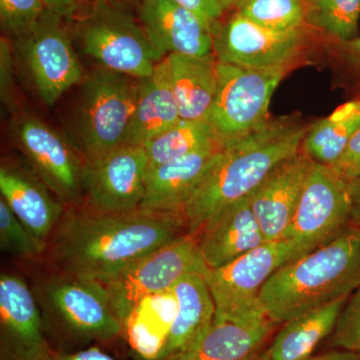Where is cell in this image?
<instances>
[{
	"instance_id": "cell-12",
	"label": "cell",
	"mask_w": 360,
	"mask_h": 360,
	"mask_svg": "<svg viewBox=\"0 0 360 360\" xmlns=\"http://www.w3.org/2000/svg\"><path fill=\"white\" fill-rule=\"evenodd\" d=\"M350 224L347 182L330 167L314 162L284 239L292 241L304 255Z\"/></svg>"
},
{
	"instance_id": "cell-9",
	"label": "cell",
	"mask_w": 360,
	"mask_h": 360,
	"mask_svg": "<svg viewBox=\"0 0 360 360\" xmlns=\"http://www.w3.org/2000/svg\"><path fill=\"white\" fill-rule=\"evenodd\" d=\"M205 266L195 236L186 233L139 258L101 284L123 324L142 300L172 290L182 277L191 272L201 274Z\"/></svg>"
},
{
	"instance_id": "cell-11",
	"label": "cell",
	"mask_w": 360,
	"mask_h": 360,
	"mask_svg": "<svg viewBox=\"0 0 360 360\" xmlns=\"http://www.w3.org/2000/svg\"><path fill=\"white\" fill-rule=\"evenodd\" d=\"M14 44L23 54L35 89L46 105H53L84 77L70 23L49 9L27 35Z\"/></svg>"
},
{
	"instance_id": "cell-45",
	"label": "cell",
	"mask_w": 360,
	"mask_h": 360,
	"mask_svg": "<svg viewBox=\"0 0 360 360\" xmlns=\"http://www.w3.org/2000/svg\"><path fill=\"white\" fill-rule=\"evenodd\" d=\"M89 1H94V0H89Z\"/></svg>"
},
{
	"instance_id": "cell-3",
	"label": "cell",
	"mask_w": 360,
	"mask_h": 360,
	"mask_svg": "<svg viewBox=\"0 0 360 360\" xmlns=\"http://www.w3.org/2000/svg\"><path fill=\"white\" fill-rule=\"evenodd\" d=\"M360 285V226L347 229L281 267L262 288L260 302L274 323H285L347 297Z\"/></svg>"
},
{
	"instance_id": "cell-7",
	"label": "cell",
	"mask_w": 360,
	"mask_h": 360,
	"mask_svg": "<svg viewBox=\"0 0 360 360\" xmlns=\"http://www.w3.org/2000/svg\"><path fill=\"white\" fill-rule=\"evenodd\" d=\"M286 71L288 66L259 70L217 61L219 86L205 120L222 146L270 122V101Z\"/></svg>"
},
{
	"instance_id": "cell-23",
	"label": "cell",
	"mask_w": 360,
	"mask_h": 360,
	"mask_svg": "<svg viewBox=\"0 0 360 360\" xmlns=\"http://www.w3.org/2000/svg\"><path fill=\"white\" fill-rule=\"evenodd\" d=\"M276 326L269 319L236 322L214 316L193 347L172 360H248L269 342Z\"/></svg>"
},
{
	"instance_id": "cell-42",
	"label": "cell",
	"mask_w": 360,
	"mask_h": 360,
	"mask_svg": "<svg viewBox=\"0 0 360 360\" xmlns=\"http://www.w3.org/2000/svg\"><path fill=\"white\" fill-rule=\"evenodd\" d=\"M243 0H219L220 6L222 7L224 11H231V9L236 8Z\"/></svg>"
},
{
	"instance_id": "cell-1",
	"label": "cell",
	"mask_w": 360,
	"mask_h": 360,
	"mask_svg": "<svg viewBox=\"0 0 360 360\" xmlns=\"http://www.w3.org/2000/svg\"><path fill=\"white\" fill-rule=\"evenodd\" d=\"M186 233L181 212L110 214L68 208L44 257L53 272L103 283Z\"/></svg>"
},
{
	"instance_id": "cell-20",
	"label": "cell",
	"mask_w": 360,
	"mask_h": 360,
	"mask_svg": "<svg viewBox=\"0 0 360 360\" xmlns=\"http://www.w3.org/2000/svg\"><path fill=\"white\" fill-rule=\"evenodd\" d=\"M221 144L149 168L146 193L139 210L149 213H182Z\"/></svg>"
},
{
	"instance_id": "cell-26",
	"label": "cell",
	"mask_w": 360,
	"mask_h": 360,
	"mask_svg": "<svg viewBox=\"0 0 360 360\" xmlns=\"http://www.w3.org/2000/svg\"><path fill=\"white\" fill-rule=\"evenodd\" d=\"M348 297L322 305L283 323L269 345L270 360H305L333 333Z\"/></svg>"
},
{
	"instance_id": "cell-36",
	"label": "cell",
	"mask_w": 360,
	"mask_h": 360,
	"mask_svg": "<svg viewBox=\"0 0 360 360\" xmlns=\"http://www.w3.org/2000/svg\"><path fill=\"white\" fill-rule=\"evenodd\" d=\"M180 6L186 7L205 21L212 30V34L219 27L224 16V9L220 6L219 0H174Z\"/></svg>"
},
{
	"instance_id": "cell-31",
	"label": "cell",
	"mask_w": 360,
	"mask_h": 360,
	"mask_svg": "<svg viewBox=\"0 0 360 360\" xmlns=\"http://www.w3.org/2000/svg\"><path fill=\"white\" fill-rule=\"evenodd\" d=\"M0 248L4 252L26 259L44 257L49 243H42L28 231L0 198Z\"/></svg>"
},
{
	"instance_id": "cell-39",
	"label": "cell",
	"mask_w": 360,
	"mask_h": 360,
	"mask_svg": "<svg viewBox=\"0 0 360 360\" xmlns=\"http://www.w3.org/2000/svg\"><path fill=\"white\" fill-rule=\"evenodd\" d=\"M347 184L350 221L352 224L360 226V174Z\"/></svg>"
},
{
	"instance_id": "cell-21",
	"label": "cell",
	"mask_w": 360,
	"mask_h": 360,
	"mask_svg": "<svg viewBox=\"0 0 360 360\" xmlns=\"http://www.w3.org/2000/svg\"><path fill=\"white\" fill-rule=\"evenodd\" d=\"M176 314L158 360H172L186 352L210 328L215 316L212 292L200 272H191L172 288Z\"/></svg>"
},
{
	"instance_id": "cell-29",
	"label": "cell",
	"mask_w": 360,
	"mask_h": 360,
	"mask_svg": "<svg viewBox=\"0 0 360 360\" xmlns=\"http://www.w3.org/2000/svg\"><path fill=\"white\" fill-rule=\"evenodd\" d=\"M307 23L338 42L354 39L360 18V0H305Z\"/></svg>"
},
{
	"instance_id": "cell-38",
	"label": "cell",
	"mask_w": 360,
	"mask_h": 360,
	"mask_svg": "<svg viewBox=\"0 0 360 360\" xmlns=\"http://www.w3.org/2000/svg\"><path fill=\"white\" fill-rule=\"evenodd\" d=\"M51 360H115L98 347H87L75 352H54Z\"/></svg>"
},
{
	"instance_id": "cell-30",
	"label": "cell",
	"mask_w": 360,
	"mask_h": 360,
	"mask_svg": "<svg viewBox=\"0 0 360 360\" xmlns=\"http://www.w3.org/2000/svg\"><path fill=\"white\" fill-rule=\"evenodd\" d=\"M233 11L276 32L302 30L307 23L305 0H243Z\"/></svg>"
},
{
	"instance_id": "cell-14",
	"label": "cell",
	"mask_w": 360,
	"mask_h": 360,
	"mask_svg": "<svg viewBox=\"0 0 360 360\" xmlns=\"http://www.w3.org/2000/svg\"><path fill=\"white\" fill-rule=\"evenodd\" d=\"M148 160L141 146H123L96 165L85 167L84 207L122 214L139 212L148 179Z\"/></svg>"
},
{
	"instance_id": "cell-6",
	"label": "cell",
	"mask_w": 360,
	"mask_h": 360,
	"mask_svg": "<svg viewBox=\"0 0 360 360\" xmlns=\"http://www.w3.org/2000/svg\"><path fill=\"white\" fill-rule=\"evenodd\" d=\"M302 255L292 241L281 239L264 243L224 266H205L201 274L212 292L215 317L236 322L269 319L260 302L262 288L277 270Z\"/></svg>"
},
{
	"instance_id": "cell-5",
	"label": "cell",
	"mask_w": 360,
	"mask_h": 360,
	"mask_svg": "<svg viewBox=\"0 0 360 360\" xmlns=\"http://www.w3.org/2000/svg\"><path fill=\"white\" fill-rule=\"evenodd\" d=\"M139 84L141 79L101 68L86 77L78 101L73 143L85 167L123 146Z\"/></svg>"
},
{
	"instance_id": "cell-28",
	"label": "cell",
	"mask_w": 360,
	"mask_h": 360,
	"mask_svg": "<svg viewBox=\"0 0 360 360\" xmlns=\"http://www.w3.org/2000/svg\"><path fill=\"white\" fill-rule=\"evenodd\" d=\"M213 144H221L205 120H180L144 144L148 169L195 153ZM222 146V144H221Z\"/></svg>"
},
{
	"instance_id": "cell-22",
	"label": "cell",
	"mask_w": 360,
	"mask_h": 360,
	"mask_svg": "<svg viewBox=\"0 0 360 360\" xmlns=\"http://www.w3.org/2000/svg\"><path fill=\"white\" fill-rule=\"evenodd\" d=\"M162 63L179 105L180 118L205 120L219 86L214 53L205 58L168 54Z\"/></svg>"
},
{
	"instance_id": "cell-43",
	"label": "cell",
	"mask_w": 360,
	"mask_h": 360,
	"mask_svg": "<svg viewBox=\"0 0 360 360\" xmlns=\"http://www.w3.org/2000/svg\"><path fill=\"white\" fill-rule=\"evenodd\" d=\"M248 360H270L269 345L260 349Z\"/></svg>"
},
{
	"instance_id": "cell-35",
	"label": "cell",
	"mask_w": 360,
	"mask_h": 360,
	"mask_svg": "<svg viewBox=\"0 0 360 360\" xmlns=\"http://www.w3.org/2000/svg\"><path fill=\"white\" fill-rule=\"evenodd\" d=\"M330 168L347 184L360 174V127L352 135L343 155Z\"/></svg>"
},
{
	"instance_id": "cell-25",
	"label": "cell",
	"mask_w": 360,
	"mask_h": 360,
	"mask_svg": "<svg viewBox=\"0 0 360 360\" xmlns=\"http://www.w3.org/2000/svg\"><path fill=\"white\" fill-rule=\"evenodd\" d=\"M172 290L142 300L123 323V335L141 360H158L176 314Z\"/></svg>"
},
{
	"instance_id": "cell-41",
	"label": "cell",
	"mask_w": 360,
	"mask_h": 360,
	"mask_svg": "<svg viewBox=\"0 0 360 360\" xmlns=\"http://www.w3.org/2000/svg\"><path fill=\"white\" fill-rule=\"evenodd\" d=\"M305 360H360V355L347 350L333 349L326 354L312 355Z\"/></svg>"
},
{
	"instance_id": "cell-2",
	"label": "cell",
	"mask_w": 360,
	"mask_h": 360,
	"mask_svg": "<svg viewBox=\"0 0 360 360\" xmlns=\"http://www.w3.org/2000/svg\"><path fill=\"white\" fill-rule=\"evenodd\" d=\"M307 129L274 120L219 149L182 214L188 234L195 236L210 217L250 198L281 161L302 149Z\"/></svg>"
},
{
	"instance_id": "cell-4",
	"label": "cell",
	"mask_w": 360,
	"mask_h": 360,
	"mask_svg": "<svg viewBox=\"0 0 360 360\" xmlns=\"http://www.w3.org/2000/svg\"><path fill=\"white\" fill-rule=\"evenodd\" d=\"M68 23L82 52L103 70L142 79L165 59L141 21L116 0H94L84 16Z\"/></svg>"
},
{
	"instance_id": "cell-32",
	"label": "cell",
	"mask_w": 360,
	"mask_h": 360,
	"mask_svg": "<svg viewBox=\"0 0 360 360\" xmlns=\"http://www.w3.org/2000/svg\"><path fill=\"white\" fill-rule=\"evenodd\" d=\"M49 11L44 0H0V25L11 42L27 35Z\"/></svg>"
},
{
	"instance_id": "cell-18",
	"label": "cell",
	"mask_w": 360,
	"mask_h": 360,
	"mask_svg": "<svg viewBox=\"0 0 360 360\" xmlns=\"http://www.w3.org/2000/svg\"><path fill=\"white\" fill-rule=\"evenodd\" d=\"M195 238L201 257L210 269L224 266L266 243L250 198L215 213Z\"/></svg>"
},
{
	"instance_id": "cell-16",
	"label": "cell",
	"mask_w": 360,
	"mask_h": 360,
	"mask_svg": "<svg viewBox=\"0 0 360 360\" xmlns=\"http://www.w3.org/2000/svg\"><path fill=\"white\" fill-rule=\"evenodd\" d=\"M314 161L298 151L281 161L250 196L266 243L285 238Z\"/></svg>"
},
{
	"instance_id": "cell-27",
	"label": "cell",
	"mask_w": 360,
	"mask_h": 360,
	"mask_svg": "<svg viewBox=\"0 0 360 360\" xmlns=\"http://www.w3.org/2000/svg\"><path fill=\"white\" fill-rule=\"evenodd\" d=\"M360 127V101H349L307 130L302 153L319 165L331 167L345 153Z\"/></svg>"
},
{
	"instance_id": "cell-10",
	"label": "cell",
	"mask_w": 360,
	"mask_h": 360,
	"mask_svg": "<svg viewBox=\"0 0 360 360\" xmlns=\"http://www.w3.org/2000/svg\"><path fill=\"white\" fill-rule=\"evenodd\" d=\"M13 134L30 169L52 193L68 208L82 207L85 165L72 143L30 116L15 120Z\"/></svg>"
},
{
	"instance_id": "cell-19",
	"label": "cell",
	"mask_w": 360,
	"mask_h": 360,
	"mask_svg": "<svg viewBox=\"0 0 360 360\" xmlns=\"http://www.w3.org/2000/svg\"><path fill=\"white\" fill-rule=\"evenodd\" d=\"M0 193L18 219L42 243H49L68 207L30 168L2 165Z\"/></svg>"
},
{
	"instance_id": "cell-13",
	"label": "cell",
	"mask_w": 360,
	"mask_h": 360,
	"mask_svg": "<svg viewBox=\"0 0 360 360\" xmlns=\"http://www.w3.org/2000/svg\"><path fill=\"white\" fill-rule=\"evenodd\" d=\"M302 30L276 32L234 11L213 33V53L220 63L250 68L288 66L304 45Z\"/></svg>"
},
{
	"instance_id": "cell-33",
	"label": "cell",
	"mask_w": 360,
	"mask_h": 360,
	"mask_svg": "<svg viewBox=\"0 0 360 360\" xmlns=\"http://www.w3.org/2000/svg\"><path fill=\"white\" fill-rule=\"evenodd\" d=\"M333 349L347 350L360 355V285L348 297L338 323L328 338Z\"/></svg>"
},
{
	"instance_id": "cell-40",
	"label": "cell",
	"mask_w": 360,
	"mask_h": 360,
	"mask_svg": "<svg viewBox=\"0 0 360 360\" xmlns=\"http://www.w3.org/2000/svg\"><path fill=\"white\" fill-rule=\"evenodd\" d=\"M341 51V56L347 61V65L360 75V37L347 40V41L338 42Z\"/></svg>"
},
{
	"instance_id": "cell-34",
	"label": "cell",
	"mask_w": 360,
	"mask_h": 360,
	"mask_svg": "<svg viewBox=\"0 0 360 360\" xmlns=\"http://www.w3.org/2000/svg\"><path fill=\"white\" fill-rule=\"evenodd\" d=\"M13 42L7 37L0 40V75H1V99L11 110L18 108L13 94Z\"/></svg>"
},
{
	"instance_id": "cell-44",
	"label": "cell",
	"mask_w": 360,
	"mask_h": 360,
	"mask_svg": "<svg viewBox=\"0 0 360 360\" xmlns=\"http://www.w3.org/2000/svg\"><path fill=\"white\" fill-rule=\"evenodd\" d=\"M116 1L120 2V4H122V2H131L134 1V0H116Z\"/></svg>"
},
{
	"instance_id": "cell-17",
	"label": "cell",
	"mask_w": 360,
	"mask_h": 360,
	"mask_svg": "<svg viewBox=\"0 0 360 360\" xmlns=\"http://www.w3.org/2000/svg\"><path fill=\"white\" fill-rule=\"evenodd\" d=\"M139 20L153 45L168 54L205 56L213 54L212 30L174 0H141Z\"/></svg>"
},
{
	"instance_id": "cell-8",
	"label": "cell",
	"mask_w": 360,
	"mask_h": 360,
	"mask_svg": "<svg viewBox=\"0 0 360 360\" xmlns=\"http://www.w3.org/2000/svg\"><path fill=\"white\" fill-rule=\"evenodd\" d=\"M40 293L49 316L68 340L86 345L123 336L122 322L98 281L52 272Z\"/></svg>"
},
{
	"instance_id": "cell-37",
	"label": "cell",
	"mask_w": 360,
	"mask_h": 360,
	"mask_svg": "<svg viewBox=\"0 0 360 360\" xmlns=\"http://www.w3.org/2000/svg\"><path fill=\"white\" fill-rule=\"evenodd\" d=\"M44 2L49 11L65 18L68 22L84 16L94 4L89 0H44Z\"/></svg>"
},
{
	"instance_id": "cell-24",
	"label": "cell",
	"mask_w": 360,
	"mask_h": 360,
	"mask_svg": "<svg viewBox=\"0 0 360 360\" xmlns=\"http://www.w3.org/2000/svg\"><path fill=\"white\" fill-rule=\"evenodd\" d=\"M179 105L162 61L151 77L142 78L123 146H141L179 122Z\"/></svg>"
},
{
	"instance_id": "cell-15",
	"label": "cell",
	"mask_w": 360,
	"mask_h": 360,
	"mask_svg": "<svg viewBox=\"0 0 360 360\" xmlns=\"http://www.w3.org/2000/svg\"><path fill=\"white\" fill-rule=\"evenodd\" d=\"M37 297L18 274L0 276V360H51Z\"/></svg>"
}]
</instances>
